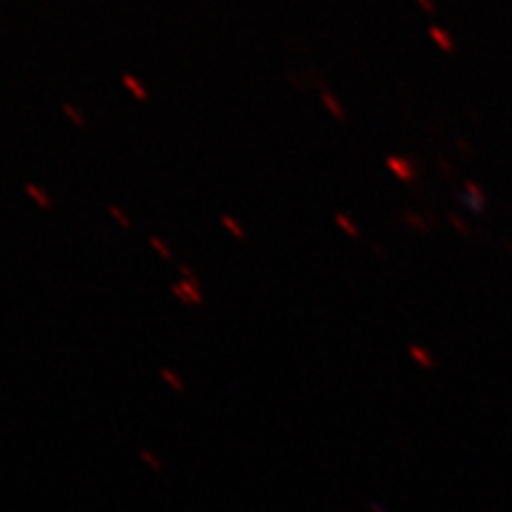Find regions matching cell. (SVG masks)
<instances>
[{
    "mask_svg": "<svg viewBox=\"0 0 512 512\" xmlns=\"http://www.w3.org/2000/svg\"><path fill=\"white\" fill-rule=\"evenodd\" d=\"M158 376H160V380H163V384H167V387L171 389V393H182L186 389L184 378L175 370H171V367H163V370L158 372Z\"/></svg>",
    "mask_w": 512,
    "mask_h": 512,
    "instance_id": "3957f363",
    "label": "cell"
},
{
    "mask_svg": "<svg viewBox=\"0 0 512 512\" xmlns=\"http://www.w3.org/2000/svg\"><path fill=\"white\" fill-rule=\"evenodd\" d=\"M62 111H64V114H67V116L71 118V122H73V124H77L79 128H84V126H86L84 118H82V116H79V114H77V111H75V109H73V107H71L69 103H64V105H62Z\"/></svg>",
    "mask_w": 512,
    "mask_h": 512,
    "instance_id": "52a82bcc",
    "label": "cell"
},
{
    "mask_svg": "<svg viewBox=\"0 0 512 512\" xmlns=\"http://www.w3.org/2000/svg\"><path fill=\"white\" fill-rule=\"evenodd\" d=\"M122 82H124V86L128 88V90H131L133 94H135V99L137 101H146L148 99V94H146V90H143V86H141V82H139V79H135L133 75H124L122 77Z\"/></svg>",
    "mask_w": 512,
    "mask_h": 512,
    "instance_id": "277c9868",
    "label": "cell"
},
{
    "mask_svg": "<svg viewBox=\"0 0 512 512\" xmlns=\"http://www.w3.org/2000/svg\"><path fill=\"white\" fill-rule=\"evenodd\" d=\"M370 510H372V512H384V508H382L380 504H374V502L370 504Z\"/></svg>",
    "mask_w": 512,
    "mask_h": 512,
    "instance_id": "30bf717a",
    "label": "cell"
},
{
    "mask_svg": "<svg viewBox=\"0 0 512 512\" xmlns=\"http://www.w3.org/2000/svg\"><path fill=\"white\" fill-rule=\"evenodd\" d=\"M26 190H28V195L37 201V205H39V207H43V210H47V207H50V199H47L37 186L28 184V186H26Z\"/></svg>",
    "mask_w": 512,
    "mask_h": 512,
    "instance_id": "5b68a950",
    "label": "cell"
},
{
    "mask_svg": "<svg viewBox=\"0 0 512 512\" xmlns=\"http://www.w3.org/2000/svg\"><path fill=\"white\" fill-rule=\"evenodd\" d=\"M222 224H224V227H227V229H229L237 239H244V237H246L244 229L239 227V224H237L233 218H229V216H222Z\"/></svg>",
    "mask_w": 512,
    "mask_h": 512,
    "instance_id": "8992f818",
    "label": "cell"
},
{
    "mask_svg": "<svg viewBox=\"0 0 512 512\" xmlns=\"http://www.w3.org/2000/svg\"><path fill=\"white\" fill-rule=\"evenodd\" d=\"M111 216H114V218H116V220H118V222L122 224V227H124V229H131V222H128V218H126V216H124V214H122V212L118 210V207H116V205H114V207H111Z\"/></svg>",
    "mask_w": 512,
    "mask_h": 512,
    "instance_id": "ba28073f",
    "label": "cell"
},
{
    "mask_svg": "<svg viewBox=\"0 0 512 512\" xmlns=\"http://www.w3.org/2000/svg\"><path fill=\"white\" fill-rule=\"evenodd\" d=\"M139 461L154 474H160L165 470V459L158 451H154V448H148V446L139 448Z\"/></svg>",
    "mask_w": 512,
    "mask_h": 512,
    "instance_id": "6da1fadb",
    "label": "cell"
},
{
    "mask_svg": "<svg viewBox=\"0 0 512 512\" xmlns=\"http://www.w3.org/2000/svg\"><path fill=\"white\" fill-rule=\"evenodd\" d=\"M150 244H152V248H156V250L160 252V256H163V259H167V261L171 259V254H169V250H167V248H165L163 244H160L156 237H152V239H150Z\"/></svg>",
    "mask_w": 512,
    "mask_h": 512,
    "instance_id": "9c48e42d",
    "label": "cell"
},
{
    "mask_svg": "<svg viewBox=\"0 0 512 512\" xmlns=\"http://www.w3.org/2000/svg\"><path fill=\"white\" fill-rule=\"evenodd\" d=\"M173 293L178 295L186 303V306H199V303H203V297L197 291V286L188 280H184L180 286H175Z\"/></svg>",
    "mask_w": 512,
    "mask_h": 512,
    "instance_id": "7a4b0ae2",
    "label": "cell"
}]
</instances>
